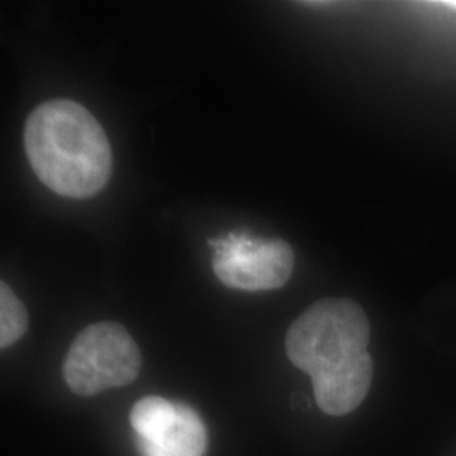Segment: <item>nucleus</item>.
I'll list each match as a JSON object with an SVG mask.
<instances>
[{
	"instance_id": "7",
	"label": "nucleus",
	"mask_w": 456,
	"mask_h": 456,
	"mask_svg": "<svg viewBox=\"0 0 456 456\" xmlns=\"http://www.w3.org/2000/svg\"><path fill=\"white\" fill-rule=\"evenodd\" d=\"M444 5H448V7H452V9H455L456 11V2H446Z\"/></svg>"
},
{
	"instance_id": "2",
	"label": "nucleus",
	"mask_w": 456,
	"mask_h": 456,
	"mask_svg": "<svg viewBox=\"0 0 456 456\" xmlns=\"http://www.w3.org/2000/svg\"><path fill=\"white\" fill-rule=\"evenodd\" d=\"M24 149L39 181L65 198H90L110 180L114 156L97 118L73 100H49L24 126Z\"/></svg>"
},
{
	"instance_id": "5",
	"label": "nucleus",
	"mask_w": 456,
	"mask_h": 456,
	"mask_svg": "<svg viewBox=\"0 0 456 456\" xmlns=\"http://www.w3.org/2000/svg\"><path fill=\"white\" fill-rule=\"evenodd\" d=\"M137 446L142 456H205L208 436L195 411L176 404L175 414Z\"/></svg>"
},
{
	"instance_id": "4",
	"label": "nucleus",
	"mask_w": 456,
	"mask_h": 456,
	"mask_svg": "<svg viewBox=\"0 0 456 456\" xmlns=\"http://www.w3.org/2000/svg\"><path fill=\"white\" fill-rule=\"evenodd\" d=\"M212 267L222 284L240 291H273L293 274V247L281 239L230 232L208 240Z\"/></svg>"
},
{
	"instance_id": "1",
	"label": "nucleus",
	"mask_w": 456,
	"mask_h": 456,
	"mask_svg": "<svg viewBox=\"0 0 456 456\" xmlns=\"http://www.w3.org/2000/svg\"><path fill=\"white\" fill-rule=\"evenodd\" d=\"M370 325L359 303L326 297L294 322L286 354L310 374L320 409L343 416L359 408L372 386L374 362L367 350Z\"/></svg>"
},
{
	"instance_id": "3",
	"label": "nucleus",
	"mask_w": 456,
	"mask_h": 456,
	"mask_svg": "<svg viewBox=\"0 0 456 456\" xmlns=\"http://www.w3.org/2000/svg\"><path fill=\"white\" fill-rule=\"evenodd\" d=\"M141 352L124 326L102 322L86 326L71 343L63 377L78 395H94L112 387H122L141 372Z\"/></svg>"
},
{
	"instance_id": "6",
	"label": "nucleus",
	"mask_w": 456,
	"mask_h": 456,
	"mask_svg": "<svg viewBox=\"0 0 456 456\" xmlns=\"http://www.w3.org/2000/svg\"><path fill=\"white\" fill-rule=\"evenodd\" d=\"M29 316L11 286L0 282V346L5 350L20 340L28 330Z\"/></svg>"
}]
</instances>
